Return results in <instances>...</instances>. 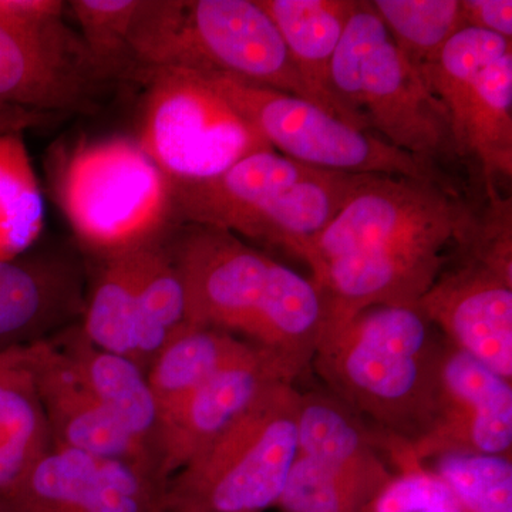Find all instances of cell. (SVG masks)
Wrapping results in <instances>:
<instances>
[{
	"instance_id": "cell-1",
	"label": "cell",
	"mask_w": 512,
	"mask_h": 512,
	"mask_svg": "<svg viewBox=\"0 0 512 512\" xmlns=\"http://www.w3.org/2000/svg\"><path fill=\"white\" fill-rule=\"evenodd\" d=\"M477 217L450 178L363 174L305 262L328 319L416 306L468 247Z\"/></svg>"
},
{
	"instance_id": "cell-2",
	"label": "cell",
	"mask_w": 512,
	"mask_h": 512,
	"mask_svg": "<svg viewBox=\"0 0 512 512\" xmlns=\"http://www.w3.org/2000/svg\"><path fill=\"white\" fill-rule=\"evenodd\" d=\"M167 247L184 284L188 323L231 333L301 376L311 369L329 315L312 279L224 229L188 224Z\"/></svg>"
},
{
	"instance_id": "cell-3",
	"label": "cell",
	"mask_w": 512,
	"mask_h": 512,
	"mask_svg": "<svg viewBox=\"0 0 512 512\" xmlns=\"http://www.w3.org/2000/svg\"><path fill=\"white\" fill-rule=\"evenodd\" d=\"M444 349L417 306H370L328 319L311 367L333 397L376 424L377 434L412 447L436 412Z\"/></svg>"
},
{
	"instance_id": "cell-4",
	"label": "cell",
	"mask_w": 512,
	"mask_h": 512,
	"mask_svg": "<svg viewBox=\"0 0 512 512\" xmlns=\"http://www.w3.org/2000/svg\"><path fill=\"white\" fill-rule=\"evenodd\" d=\"M362 175L261 151L210 180L173 183L175 211L188 224L224 229L306 262Z\"/></svg>"
},
{
	"instance_id": "cell-5",
	"label": "cell",
	"mask_w": 512,
	"mask_h": 512,
	"mask_svg": "<svg viewBox=\"0 0 512 512\" xmlns=\"http://www.w3.org/2000/svg\"><path fill=\"white\" fill-rule=\"evenodd\" d=\"M332 92L350 120L436 165L458 160L446 110L370 2H356L332 62Z\"/></svg>"
},
{
	"instance_id": "cell-6",
	"label": "cell",
	"mask_w": 512,
	"mask_h": 512,
	"mask_svg": "<svg viewBox=\"0 0 512 512\" xmlns=\"http://www.w3.org/2000/svg\"><path fill=\"white\" fill-rule=\"evenodd\" d=\"M57 198L80 244L103 259L161 241L177 217L173 181L127 137L74 148Z\"/></svg>"
},
{
	"instance_id": "cell-7",
	"label": "cell",
	"mask_w": 512,
	"mask_h": 512,
	"mask_svg": "<svg viewBox=\"0 0 512 512\" xmlns=\"http://www.w3.org/2000/svg\"><path fill=\"white\" fill-rule=\"evenodd\" d=\"M301 393L282 382L168 481L165 512H262L278 504L298 453Z\"/></svg>"
},
{
	"instance_id": "cell-8",
	"label": "cell",
	"mask_w": 512,
	"mask_h": 512,
	"mask_svg": "<svg viewBox=\"0 0 512 512\" xmlns=\"http://www.w3.org/2000/svg\"><path fill=\"white\" fill-rule=\"evenodd\" d=\"M143 77L136 140L173 183L210 180L252 154L275 151L204 72L165 66Z\"/></svg>"
},
{
	"instance_id": "cell-9",
	"label": "cell",
	"mask_w": 512,
	"mask_h": 512,
	"mask_svg": "<svg viewBox=\"0 0 512 512\" xmlns=\"http://www.w3.org/2000/svg\"><path fill=\"white\" fill-rule=\"evenodd\" d=\"M446 110L457 157L480 167L485 194L512 177V43L464 28L420 70Z\"/></svg>"
},
{
	"instance_id": "cell-10",
	"label": "cell",
	"mask_w": 512,
	"mask_h": 512,
	"mask_svg": "<svg viewBox=\"0 0 512 512\" xmlns=\"http://www.w3.org/2000/svg\"><path fill=\"white\" fill-rule=\"evenodd\" d=\"M204 73L276 153L298 163L346 174L450 178L436 165L390 146L312 101L229 74Z\"/></svg>"
},
{
	"instance_id": "cell-11",
	"label": "cell",
	"mask_w": 512,
	"mask_h": 512,
	"mask_svg": "<svg viewBox=\"0 0 512 512\" xmlns=\"http://www.w3.org/2000/svg\"><path fill=\"white\" fill-rule=\"evenodd\" d=\"M165 66L229 74L318 104L258 0H181L158 67Z\"/></svg>"
},
{
	"instance_id": "cell-12",
	"label": "cell",
	"mask_w": 512,
	"mask_h": 512,
	"mask_svg": "<svg viewBox=\"0 0 512 512\" xmlns=\"http://www.w3.org/2000/svg\"><path fill=\"white\" fill-rule=\"evenodd\" d=\"M167 487L126 461L52 447L2 501L15 512H165Z\"/></svg>"
},
{
	"instance_id": "cell-13",
	"label": "cell",
	"mask_w": 512,
	"mask_h": 512,
	"mask_svg": "<svg viewBox=\"0 0 512 512\" xmlns=\"http://www.w3.org/2000/svg\"><path fill=\"white\" fill-rule=\"evenodd\" d=\"M512 382L446 342L436 412L410 456L423 463L450 454L511 457Z\"/></svg>"
},
{
	"instance_id": "cell-14",
	"label": "cell",
	"mask_w": 512,
	"mask_h": 512,
	"mask_svg": "<svg viewBox=\"0 0 512 512\" xmlns=\"http://www.w3.org/2000/svg\"><path fill=\"white\" fill-rule=\"evenodd\" d=\"M461 256L416 306L448 345L512 382V279Z\"/></svg>"
},
{
	"instance_id": "cell-15",
	"label": "cell",
	"mask_w": 512,
	"mask_h": 512,
	"mask_svg": "<svg viewBox=\"0 0 512 512\" xmlns=\"http://www.w3.org/2000/svg\"><path fill=\"white\" fill-rule=\"evenodd\" d=\"M86 298L82 266L67 252L0 261V355L76 325Z\"/></svg>"
},
{
	"instance_id": "cell-16",
	"label": "cell",
	"mask_w": 512,
	"mask_h": 512,
	"mask_svg": "<svg viewBox=\"0 0 512 512\" xmlns=\"http://www.w3.org/2000/svg\"><path fill=\"white\" fill-rule=\"evenodd\" d=\"M55 336L25 346L53 447L126 461L168 483L80 379Z\"/></svg>"
},
{
	"instance_id": "cell-17",
	"label": "cell",
	"mask_w": 512,
	"mask_h": 512,
	"mask_svg": "<svg viewBox=\"0 0 512 512\" xmlns=\"http://www.w3.org/2000/svg\"><path fill=\"white\" fill-rule=\"evenodd\" d=\"M299 375L284 360L262 350L201 384L163 416V457L168 478L220 437L275 384Z\"/></svg>"
},
{
	"instance_id": "cell-18",
	"label": "cell",
	"mask_w": 512,
	"mask_h": 512,
	"mask_svg": "<svg viewBox=\"0 0 512 512\" xmlns=\"http://www.w3.org/2000/svg\"><path fill=\"white\" fill-rule=\"evenodd\" d=\"M80 379L117 420L151 466L170 481L164 468L163 417L146 372L126 356L94 346L80 323L55 336Z\"/></svg>"
},
{
	"instance_id": "cell-19",
	"label": "cell",
	"mask_w": 512,
	"mask_h": 512,
	"mask_svg": "<svg viewBox=\"0 0 512 512\" xmlns=\"http://www.w3.org/2000/svg\"><path fill=\"white\" fill-rule=\"evenodd\" d=\"M258 3L269 18L274 20L296 70L319 106L333 116L353 124L332 92L330 74L333 57L356 2L258 0Z\"/></svg>"
},
{
	"instance_id": "cell-20",
	"label": "cell",
	"mask_w": 512,
	"mask_h": 512,
	"mask_svg": "<svg viewBox=\"0 0 512 512\" xmlns=\"http://www.w3.org/2000/svg\"><path fill=\"white\" fill-rule=\"evenodd\" d=\"M380 448L379 436L332 394L301 393L298 454L382 490L394 474Z\"/></svg>"
},
{
	"instance_id": "cell-21",
	"label": "cell",
	"mask_w": 512,
	"mask_h": 512,
	"mask_svg": "<svg viewBox=\"0 0 512 512\" xmlns=\"http://www.w3.org/2000/svg\"><path fill=\"white\" fill-rule=\"evenodd\" d=\"M52 433L25 348L0 355V500L50 448Z\"/></svg>"
},
{
	"instance_id": "cell-22",
	"label": "cell",
	"mask_w": 512,
	"mask_h": 512,
	"mask_svg": "<svg viewBox=\"0 0 512 512\" xmlns=\"http://www.w3.org/2000/svg\"><path fill=\"white\" fill-rule=\"evenodd\" d=\"M262 350L224 330L187 323L165 343L146 372L161 417L211 377Z\"/></svg>"
},
{
	"instance_id": "cell-23",
	"label": "cell",
	"mask_w": 512,
	"mask_h": 512,
	"mask_svg": "<svg viewBox=\"0 0 512 512\" xmlns=\"http://www.w3.org/2000/svg\"><path fill=\"white\" fill-rule=\"evenodd\" d=\"M143 248L103 259L92 292L86 298L80 322L84 335L94 346L126 356L134 363L137 352V279Z\"/></svg>"
},
{
	"instance_id": "cell-24",
	"label": "cell",
	"mask_w": 512,
	"mask_h": 512,
	"mask_svg": "<svg viewBox=\"0 0 512 512\" xmlns=\"http://www.w3.org/2000/svg\"><path fill=\"white\" fill-rule=\"evenodd\" d=\"M187 296L167 242L141 251L137 279L136 363L144 372L175 333L187 325Z\"/></svg>"
},
{
	"instance_id": "cell-25",
	"label": "cell",
	"mask_w": 512,
	"mask_h": 512,
	"mask_svg": "<svg viewBox=\"0 0 512 512\" xmlns=\"http://www.w3.org/2000/svg\"><path fill=\"white\" fill-rule=\"evenodd\" d=\"M45 224L35 168L22 134L0 136V261L25 254Z\"/></svg>"
},
{
	"instance_id": "cell-26",
	"label": "cell",
	"mask_w": 512,
	"mask_h": 512,
	"mask_svg": "<svg viewBox=\"0 0 512 512\" xmlns=\"http://www.w3.org/2000/svg\"><path fill=\"white\" fill-rule=\"evenodd\" d=\"M377 16L417 70L434 62L443 47L466 28L460 0H375Z\"/></svg>"
},
{
	"instance_id": "cell-27",
	"label": "cell",
	"mask_w": 512,
	"mask_h": 512,
	"mask_svg": "<svg viewBox=\"0 0 512 512\" xmlns=\"http://www.w3.org/2000/svg\"><path fill=\"white\" fill-rule=\"evenodd\" d=\"M380 490L296 453L278 504L281 512H362Z\"/></svg>"
},
{
	"instance_id": "cell-28",
	"label": "cell",
	"mask_w": 512,
	"mask_h": 512,
	"mask_svg": "<svg viewBox=\"0 0 512 512\" xmlns=\"http://www.w3.org/2000/svg\"><path fill=\"white\" fill-rule=\"evenodd\" d=\"M456 497L461 511H512L511 457L450 454L430 468Z\"/></svg>"
},
{
	"instance_id": "cell-29",
	"label": "cell",
	"mask_w": 512,
	"mask_h": 512,
	"mask_svg": "<svg viewBox=\"0 0 512 512\" xmlns=\"http://www.w3.org/2000/svg\"><path fill=\"white\" fill-rule=\"evenodd\" d=\"M90 55L107 74L130 67L128 45L144 0H74L69 3Z\"/></svg>"
},
{
	"instance_id": "cell-30",
	"label": "cell",
	"mask_w": 512,
	"mask_h": 512,
	"mask_svg": "<svg viewBox=\"0 0 512 512\" xmlns=\"http://www.w3.org/2000/svg\"><path fill=\"white\" fill-rule=\"evenodd\" d=\"M397 470L362 512H461L447 485L423 463L403 461Z\"/></svg>"
},
{
	"instance_id": "cell-31",
	"label": "cell",
	"mask_w": 512,
	"mask_h": 512,
	"mask_svg": "<svg viewBox=\"0 0 512 512\" xmlns=\"http://www.w3.org/2000/svg\"><path fill=\"white\" fill-rule=\"evenodd\" d=\"M64 9L59 0H0V23L15 32H37L62 22Z\"/></svg>"
},
{
	"instance_id": "cell-32",
	"label": "cell",
	"mask_w": 512,
	"mask_h": 512,
	"mask_svg": "<svg viewBox=\"0 0 512 512\" xmlns=\"http://www.w3.org/2000/svg\"><path fill=\"white\" fill-rule=\"evenodd\" d=\"M466 28L484 30L511 40V0H461Z\"/></svg>"
},
{
	"instance_id": "cell-33",
	"label": "cell",
	"mask_w": 512,
	"mask_h": 512,
	"mask_svg": "<svg viewBox=\"0 0 512 512\" xmlns=\"http://www.w3.org/2000/svg\"><path fill=\"white\" fill-rule=\"evenodd\" d=\"M53 116L55 114L40 113V111L0 104V136H3V134H22L23 131L29 130V128L42 126Z\"/></svg>"
},
{
	"instance_id": "cell-34",
	"label": "cell",
	"mask_w": 512,
	"mask_h": 512,
	"mask_svg": "<svg viewBox=\"0 0 512 512\" xmlns=\"http://www.w3.org/2000/svg\"><path fill=\"white\" fill-rule=\"evenodd\" d=\"M0 512H15V511H13L12 508H10L9 505L5 503V501L0 500Z\"/></svg>"
}]
</instances>
